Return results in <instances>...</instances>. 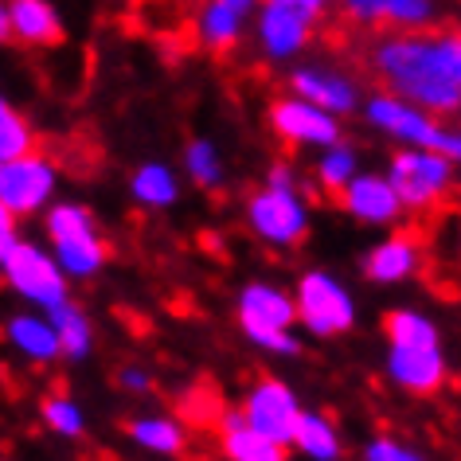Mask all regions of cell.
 <instances>
[{
	"label": "cell",
	"mask_w": 461,
	"mask_h": 461,
	"mask_svg": "<svg viewBox=\"0 0 461 461\" xmlns=\"http://www.w3.org/2000/svg\"><path fill=\"white\" fill-rule=\"evenodd\" d=\"M375 78L387 95L454 118L461 110V36L457 32H387L367 51Z\"/></svg>",
	"instance_id": "6da1fadb"
},
{
	"label": "cell",
	"mask_w": 461,
	"mask_h": 461,
	"mask_svg": "<svg viewBox=\"0 0 461 461\" xmlns=\"http://www.w3.org/2000/svg\"><path fill=\"white\" fill-rule=\"evenodd\" d=\"M43 230H48V250L51 258L59 262V270L67 274L71 282H86V278H98L106 270V239L98 230V219L86 203L78 200H51L43 207Z\"/></svg>",
	"instance_id": "7a4b0ae2"
},
{
	"label": "cell",
	"mask_w": 461,
	"mask_h": 461,
	"mask_svg": "<svg viewBox=\"0 0 461 461\" xmlns=\"http://www.w3.org/2000/svg\"><path fill=\"white\" fill-rule=\"evenodd\" d=\"M360 113L364 122L372 125L375 133L391 137L395 145H411V149H434L449 160L461 157V137L454 125H442V118L414 102L399 98V95H387V90H375L360 102Z\"/></svg>",
	"instance_id": "3957f363"
},
{
	"label": "cell",
	"mask_w": 461,
	"mask_h": 461,
	"mask_svg": "<svg viewBox=\"0 0 461 461\" xmlns=\"http://www.w3.org/2000/svg\"><path fill=\"white\" fill-rule=\"evenodd\" d=\"M384 176L395 188L402 212H430L454 192L457 180V160H449L434 149H411L399 145V153H391Z\"/></svg>",
	"instance_id": "277c9868"
},
{
	"label": "cell",
	"mask_w": 461,
	"mask_h": 461,
	"mask_svg": "<svg viewBox=\"0 0 461 461\" xmlns=\"http://www.w3.org/2000/svg\"><path fill=\"white\" fill-rule=\"evenodd\" d=\"M0 274H5L8 290L32 309H40V313H48V309L71 297V278L59 270L51 250L40 243H28V239H16L8 247V255L0 258Z\"/></svg>",
	"instance_id": "5b68a950"
},
{
	"label": "cell",
	"mask_w": 461,
	"mask_h": 461,
	"mask_svg": "<svg viewBox=\"0 0 461 461\" xmlns=\"http://www.w3.org/2000/svg\"><path fill=\"white\" fill-rule=\"evenodd\" d=\"M294 309H297V325L313 340H332L356 325V297L329 270H305L297 278Z\"/></svg>",
	"instance_id": "8992f818"
},
{
	"label": "cell",
	"mask_w": 461,
	"mask_h": 461,
	"mask_svg": "<svg viewBox=\"0 0 461 461\" xmlns=\"http://www.w3.org/2000/svg\"><path fill=\"white\" fill-rule=\"evenodd\" d=\"M321 16L302 8L297 0H258L250 32H255V48L267 63H297L309 51L317 36Z\"/></svg>",
	"instance_id": "52a82bcc"
},
{
	"label": "cell",
	"mask_w": 461,
	"mask_h": 461,
	"mask_svg": "<svg viewBox=\"0 0 461 461\" xmlns=\"http://www.w3.org/2000/svg\"><path fill=\"white\" fill-rule=\"evenodd\" d=\"M313 212H309L305 188H262L247 200V227L270 247H297L309 235Z\"/></svg>",
	"instance_id": "ba28073f"
},
{
	"label": "cell",
	"mask_w": 461,
	"mask_h": 461,
	"mask_svg": "<svg viewBox=\"0 0 461 461\" xmlns=\"http://www.w3.org/2000/svg\"><path fill=\"white\" fill-rule=\"evenodd\" d=\"M55 192H59V165L40 149H28L0 165V203L16 219L40 215L55 200Z\"/></svg>",
	"instance_id": "9c48e42d"
},
{
	"label": "cell",
	"mask_w": 461,
	"mask_h": 461,
	"mask_svg": "<svg viewBox=\"0 0 461 461\" xmlns=\"http://www.w3.org/2000/svg\"><path fill=\"white\" fill-rule=\"evenodd\" d=\"M285 86H290V95L313 102V106H321V110H329L332 118H340V122L360 110V102H364L360 78L340 71L337 63H325V59L294 63L290 75H285Z\"/></svg>",
	"instance_id": "30bf717a"
},
{
	"label": "cell",
	"mask_w": 461,
	"mask_h": 461,
	"mask_svg": "<svg viewBox=\"0 0 461 461\" xmlns=\"http://www.w3.org/2000/svg\"><path fill=\"white\" fill-rule=\"evenodd\" d=\"M302 411L305 407L290 384H282V379H258V384L247 391L243 407H239V419H243L250 430L267 434L270 442L290 449V438H294V426L302 419Z\"/></svg>",
	"instance_id": "8fae6325"
},
{
	"label": "cell",
	"mask_w": 461,
	"mask_h": 461,
	"mask_svg": "<svg viewBox=\"0 0 461 461\" xmlns=\"http://www.w3.org/2000/svg\"><path fill=\"white\" fill-rule=\"evenodd\" d=\"M267 122L274 137L294 149H325L332 141H340V118H332L329 110H321L297 95L274 98L267 110Z\"/></svg>",
	"instance_id": "7c38bea8"
},
{
	"label": "cell",
	"mask_w": 461,
	"mask_h": 461,
	"mask_svg": "<svg viewBox=\"0 0 461 461\" xmlns=\"http://www.w3.org/2000/svg\"><path fill=\"white\" fill-rule=\"evenodd\" d=\"M387 379L407 395H438L449 379V360L438 344H387Z\"/></svg>",
	"instance_id": "4fadbf2b"
},
{
	"label": "cell",
	"mask_w": 461,
	"mask_h": 461,
	"mask_svg": "<svg viewBox=\"0 0 461 461\" xmlns=\"http://www.w3.org/2000/svg\"><path fill=\"white\" fill-rule=\"evenodd\" d=\"M258 0H203L195 8V43L212 55H227L250 36Z\"/></svg>",
	"instance_id": "5bb4252c"
},
{
	"label": "cell",
	"mask_w": 461,
	"mask_h": 461,
	"mask_svg": "<svg viewBox=\"0 0 461 461\" xmlns=\"http://www.w3.org/2000/svg\"><path fill=\"white\" fill-rule=\"evenodd\" d=\"M239 329L243 337L255 344L267 332H290L297 329V309H294V294H285L282 285L270 282H250L239 294Z\"/></svg>",
	"instance_id": "9a60e30c"
},
{
	"label": "cell",
	"mask_w": 461,
	"mask_h": 461,
	"mask_svg": "<svg viewBox=\"0 0 461 461\" xmlns=\"http://www.w3.org/2000/svg\"><path fill=\"white\" fill-rule=\"evenodd\" d=\"M337 200L364 227H395L402 219V203L384 172H356L337 192Z\"/></svg>",
	"instance_id": "2e32d148"
},
{
	"label": "cell",
	"mask_w": 461,
	"mask_h": 461,
	"mask_svg": "<svg viewBox=\"0 0 461 461\" xmlns=\"http://www.w3.org/2000/svg\"><path fill=\"white\" fill-rule=\"evenodd\" d=\"M13 43L20 48H59L67 40V24L55 8V0H5Z\"/></svg>",
	"instance_id": "e0dca14e"
},
{
	"label": "cell",
	"mask_w": 461,
	"mask_h": 461,
	"mask_svg": "<svg viewBox=\"0 0 461 461\" xmlns=\"http://www.w3.org/2000/svg\"><path fill=\"white\" fill-rule=\"evenodd\" d=\"M419 267H422V255L411 235H387L364 255V278L375 285H399L414 278Z\"/></svg>",
	"instance_id": "ac0fdd59"
},
{
	"label": "cell",
	"mask_w": 461,
	"mask_h": 461,
	"mask_svg": "<svg viewBox=\"0 0 461 461\" xmlns=\"http://www.w3.org/2000/svg\"><path fill=\"white\" fill-rule=\"evenodd\" d=\"M5 340L8 348L20 352L28 364H59V337H55L48 313L32 309V313H13L5 321Z\"/></svg>",
	"instance_id": "d6986e66"
},
{
	"label": "cell",
	"mask_w": 461,
	"mask_h": 461,
	"mask_svg": "<svg viewBox=\"0 0 461 461\" xmlns=\"http://www.w3.org/2000/svg\"><path fill=\"white\" fill-rule=\"evenodd\" d=\"M219 449H223L227 461H290L285 457V446L270 442V438L258 430H250V426L239 419V411L219 419Z\"/></svg>",
	"instance_id": "ffe728a7"
},
{
	"label": "cell",
	"mask_w": 461,
	"mask_h": 461,
	"mask_svg": "<svg viewBox=\"0 0 461 461\" xmlns=\"http://www.w3.org/2000/svg\"><path fill=\"white\" fill-rule=\"evenodd\" d=\"M290 449H297L309 461H340L344 457V434L325 411H302L294 426Z\"/></svg>",
	"instance_id": "44dd1931"
},
{
	"label": "cell",
	"mask_w": 461,
	"mask_h": 461,
	"mask_svg": "<svg viewBox=\"0 0 461 461\" xmlns=\"http://www.w3.org/2000/svg\"><path fill=\"white\" fill-rule=\"evenodd\" d=\"M130 195L145 212H168L180 200V176L165 160H145L130 172Z\"/></svg>",
	"instance_id": "7402d4cb"
},
{
	"label": "cell",
	"mask_w": 461,
	"mask_h": 461,
	"mask_svg": "<svg viewBox=\"0 0 461 461\" xmlns=\"http://www.w3.org/2000/svg\"><path fill=\"white\" fill-rule=\"evenodd\" d=\"M125 430H130L133 446H141L145 454H157V457H172L188 446V426L172 419V414H137Z\"/></svg>",
	"instance_id": "603a6c76"
},
{
	"label": "cell",
	"mask_w": 461,
	"mask_h": 461,
	"mask_svg": "<svg viewBox=\"0 0 461 461\" xmlns=\"http://www.w3.org/2000/svg\"><path fill=\"white\" fill-rule=\"evenodd\" d=\"M48 321H51L55 337H59L63 360L83 364L86 356L95 352V325H90V317L71 302V297H67V302H59L55 309H48Z\"/></svg>",
	"instance_id": "cb8c5ba5"
},
{
	"label": "cell",
	"mask_w": 461,
	"mask_h": 461,
	"mask_svg": "<svg viewBox=\"0 0 461 461\" xmlns=\"http://www.w3.org/2000/svg\"><path fill=\"white\" fill-rule=\"evenodd\" d=\"M184 172H188V180L203 192H215L219 184H223L227 165H223V153H219V145L212 137H192V141L184 145Z\"/></svg>",
	"instance_id": "d4e9b609"
},
{
	"label": "cell",
	"mask_w": 461,
	"mask_h": 461,
	"mask_svg": "<svg viewBox=\"0 0 461 461\" xmlns=\"http://www.w3.org/2000/svg\"><path fill=\"white\" fill-rule=\"evenodd\" d=\"M446 5L442 0H387L384 24L391 32H430L442 24Z\"/></svg>",
	"instance_id": "484cf974"
},
{
	"label": "cell",
	"mask_w": 461,
	"mask_h": 461,
	"mask_svg": "<svg viewBox=\"0 0 461 461\" xmlns=\"http://www.w3.org/2000/svg\"><path fill=\"white\" fill-rule=\"evenodd\" d=\"M356 172H360V153H356V145H348L344 137L321 149V157H317V184L329 195H337L344 184L356 176Z\"/></svg>",
	"instance_id": "4316f807"
},
{
	"label": "cell",
	"mask_w": 461,
	"mask_h": 461,
	"mask_svg": "<svg viewBox=\"0 0 461 461\" xmlns=\"http://www.w3.org/2000/svg\"><path fill=\"white\" fill-rule=\"evenodd\" d=\"M384 332L387 344H438L442 329L434 317H426L422 309H391L384 317Z\"/></svg>",
	"instance_id": "83f0119b"
},
{
	"label": "cell",
	"mask_w": 461,
	"mask_h": 461,
	"mask_svg": "<svg viewBox=\"0 0 461 461\" xmlns=\"http://www.w3.org/2000/svg\"><path fill=\"white\" fill-rule=\"evenodd\" d=\"M28 149H36V125H32V118L16 102L0 95V165L28 153Z\"/></svg>",
	"instance_id": "f1b7e54d"
},
{
	"label": "cell",
	"mask_w": 461,
	"mask_h": 461,
	"mask_svg": "<svg viewBox=\"0 0 461 461\" xmlns=\"http://www.w3.org/2000/svg\"><path fill=\"white\" fill-rule=\"evenodd\" d=\"M40 411H43V422H48L51 434H59V438H83L86 434V414L71 395H48Z\"/></svg>",
	"instance_id": "f546056e"
},
{
	"label": "cell",
	"mask_w": 461,
	"mask_h": 461,
	"mask_svg": "<svg viewBox=\"0 0 461 461\" xmlns=\"http://www.w3.org/2000/svg\"><path fill=\"white\" fill-rule=\"evenodd\" d=\"M360 461H430V457H426L419 446H407V442H399V438L379 434V438H372V442L364 446Z\"/></svg>",
	"instance_id": "4dcf8cb0"
},
{
	"label": "cell",
	"mask_w": 461,
	"mask_h": 461,
	"mask_svg": "<svg viewBox=\"0 0 461 461\" xmlns=\"http://www.w3.org/2000/svg\"><path fill=\"white\" fill-rule=\"evenodd\" d=\"M337 5H340L344 20H352V24H360V28H379L384 24L387 0H337Z\"/></svg>",
	"instance_id": "1f68e13d"
},
{
	"label": "cell",
	"mask_w": 461,
	"mask_h": 461,
	"mask_svg": "<svg viewBox=\"0 0 461 461\" xmlns=\"http://www.w3.org/2000/svg\"><path fill=\"white\" fill-rule=\"evenodd\" d=\"M267 184L270 188H302V176H297V168L290 160H274L267 168Z\"/></svg>",
	"instance_id": "d6a6232c"
},
{
	"label": "cell",
	"mask_w": 461,
	"mask_h": 461,
	"mask_svg": "<svg viewBox=\"0 0 461 461\" xmlns=\"http://www.w3.org/2000/svg\"><path fill=\"white\" fill-rule=\"evenodd\" d=\"M118 384L125 391H133V395H149V391H153V375H149L145 367H122Z\"/></svg>",
	"instance_id": "836d02e7"
},
{
	"label": "cell",
	"mask_w": 461,
	"mask_h": 461,
	"mask_svg": "<svg viewBox=\"0 0 461 461\" xmlns=\"http://www.w3.org/2000/svg\"><path fill=\"white\" fill-rule=\"evenodd\" d=\"M16 239H20L16 215H13V212H8V207H5V203H0V258H5V255H8V247H13V243H16Z\"/></svg>",
	"instance_id": "e575fe53"
},
{
	"label": "cell",
	"mask_w": 461,
	"mask_h": 461,
	"mask_svg": "<svg viewBox=\"0 0 461 461\" xmlns=\"http://www.w3.org/2000/svg\"><path fill=\"white\" fill-rule=\"evenodd\" d=\"M297 5H302V8H309V13H317L321 20H325V13L332 8V0H297Z\"/></svg>",
	"instance_id": "d590c367"
},
{
	"label": "cell",
	"mask_w": 461,
	"mask_h": 461,
	"mask_svg": "<svg viewBox=\"0 0 461 461\" xmlns=\"http://www.w3.org/2000/svg\"><path fill=\"white\" fill-rule=\"evenodd\" d=\"M0 43H13V28H8V8L0 0Z\"/></svg>",
	"instance_id": "8d00e7d4"
},
{
	"label": "cell",
	"mask_w": 461,
	"mask_h": 461,
	"mask_svg": "<svg viewBox=\"0 0 461 461\" xmlns=\"http://www.w3.org/2000/svg\"><path fill=\"white\" fill-rule=\"evenodd\" d=\"M122 5H137V0H122Z\"/></svg>",
	"instance_id": "74e56055"
}]
</instances>
